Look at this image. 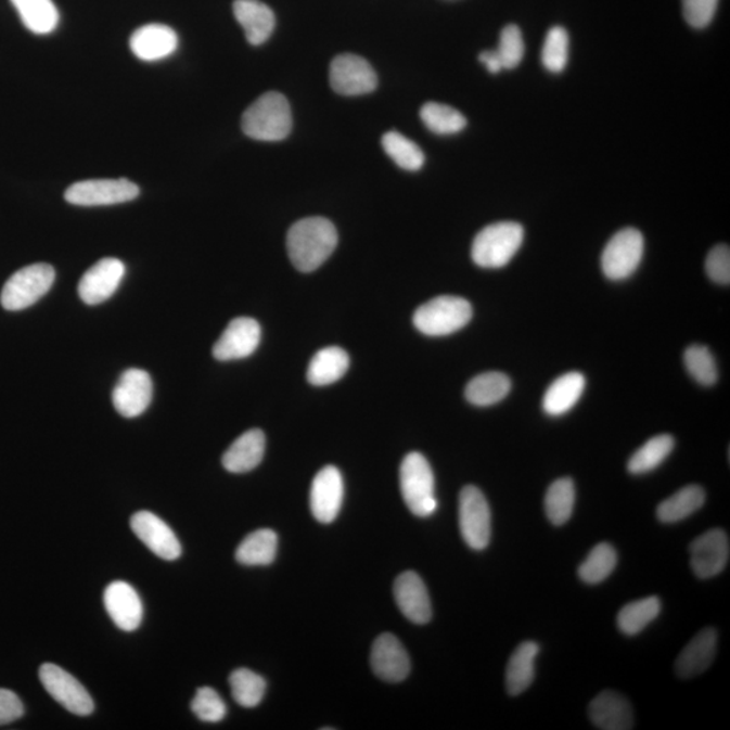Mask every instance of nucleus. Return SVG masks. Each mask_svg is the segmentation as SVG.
<instances>
[{
  "instance_id": "f257e3e1",
  "label": "nucleus",
  "mask_w": 730,
  "mask_h": 730,
  "mask_svg": "<svg viewBox=\"0 0 730 730\" xmlns=\"http://www.w3.org/2000/svg\"><path fill=\"white\" fill-rule=\"evenodd\" d=\"M338 244L337 229L326 218L300 219L289 230L287 251L296 270L312 272L333 254Z\"/></svg>"
},
{
  "instance_id": "f03ea898",
  "label": "nucleus",
  "mask_w": 730,
  "mask_h": 730,
  "mask_svg": "<svg viewBox=\"0 0 730 730\" xmlns=\"http://www.w3.org/2000/svg\"><path fill=\"white\" fill-rule=\"evenodd\" d=\"M243 131L257 141H282L293 128L287 98L277 91L266 92L251 104L241 120Z\"/></svg>"
},
{
  "instance_id": "7ed1b4c3",
  "label": "nucleus",
  "mask_w": 730,
  "mask_h": 730,
  "mask_svg": "<svg viewBox=\"0 0 730 730\" xmlns=\"http://www.w3.org/2000/svg\"><path fill=\"white\" fill-rule=\"evenodd\" d=\"M524 241V228L517 222L488 225L472 243V260L482 268H502L517 254Z\"/></svg>"
},
{
  "instance_id": "20e7f679",
  "label": "nucleus",
  "mask_w": 730,
  "mask_h": 730,
  "mask_svg": "<svg viewBox=\"0 0 730 730\" xmlns=\"http://www.w3.org/2000/svg\"><path fill=\"white\" fill-rule=\"evenodd\" d=\"M400 491L410 512L426 518L435 514V475L424 454L411 452L400 465Z\"/></svg>"
},
{
  "instance_id": "39448f33",
  "label": "nucleus",
  "mask_w": 730,
  "mask_h": 730,
  "mask_svg": "<svg viewBox=\"0 0 730 730\" xmlns=\"http://www.w3.org/2000/svg\"><path fill=\"white\" fill-rule=\"evenodd\" d=\"M472 318V306L469 300L459 296L444 295L426 302L417 309L413 317L414 326L426 336H448L460 331Z\"/></svg>"
},
{
  "instance_id": "423d86ee",
  "label": "nucleus",
  "mask_w": 730,
  "mask_h": 730,
  "mask_svg": "<svg viewBox=\"0 0 730 730\" xmlns=\"http://www.w3.org/2000/svg\"><path fill=\"white\" fill-rule=\"evenodd\" d=\"M56 272L46 262L21 268L5 282L0 304L9 311L27 309L51 290Z\"/></svg>"
},
{
  "instance_id": "0eeeda50",
  "label": "nucleus",
  "mask_w": 730,
  "mask_h": 730,
  "mask_svg": "<svg viewBox=\"0 0 730 730\" xmlns=\"http://www.w3.org/2000/svg\"><path fill=\"white\" fill-rule=\"evenodd\" d=\"M459 523L466 546L483 551L491 540V512L483 492L476 486H465L460 492Z\"/></svg>"
},
{
  "instance_id": "6e6552de",
  "label": "nucleus",
  "mask_w": 730,
  "mask_h": 730,
  "mask_svg": "<svg viewBox=\"0 0 730 730\" xmlns=\"http://www.w3.org/2000/svg\"><path fill=\"white\" fill-rule=\"evenodd\" d=\"M644 255V238L638 229L619 230L602 254V271L611 280H624L638 270Z\"/></svg>"
},
{
  "instance_id": "1a4fd4ad",
  "label": "nucleus",
  "mask_w": 730,
  "mask_h": 730,
  "mask_svg": "<svg viewBox=\"0 0 730 730\" xmlns=\"http://www.w3.org/2000/svg\"><path fill=\"white\" fill-rule=\"evenodd\" d=\"M140 195L139 185L128 179L84 180L65 191V201L75 206H112L130 202Z\"/></svg>"
},
{
  "instance_id": "9d476101",
  "label": "nucleus",
  "mask_w": 730,
  "mask_h": 730,
  "mask_svg": "<svg viewBox=\"0 0 730 730\" xmlns=\"http://www.w3.org/2000/svg\"><path fill=\"white\" fill-rule=\"evenodd\" d=\"M43 688L54 701L76 716H89L93 712V701L89 691L78 679L56 664L46 663L40 668Z\"/></svg>"
},
{
  "instance_id": "9b49d317",
  "label": "nucleus",
  "mask_w": 730,
  "mask_h": 730,
  "mask_svg": "<svg viewBox=\"0 0 730 730\" xmlns=\"http://www.w3.org/2000/svg\"><path fill=\"white\" fill-rule=\"evenodd\" d=\"M329 80L334 91L344 97H359L377 87V76L366 59L356 54H340L331 64Z\"/></svg>"
},
{
  "instance_id": "f8f14e48",
  "label": "nucleus",
  "mask_w": 730,
  "mask_h": 730,
  "mask_svg": "<svg viewBox=\"0 0 730 730\" xmlns=\"http://www.w3.org/2000/svg\"><path fill=\"white\" fill-rule=\"evenodd\" d=\"M690 564L701 579L715 578L726 569L730 556L726 530L712 529L690 545Z\"/></svg>"
},
{
  "instance_id": "ddd939ff",
  "label": "nucleus",
  "mask_w": 730,
  "mask_h": 730,
  "mask_svg": "<svg viewBox=\"0 0 730 730\" xmlns=\"http://www.w3.org/2000/svg\"><path fill=\"white\" fill-rule=\"evenodd\" d=\"M152 397L153 383L150 373L139 368H130L115 384L113 405L125 419H136L144 413Z\"/></svg>"
},
{
  "instance_id": "4468645a",
  "label": "nucleus",
  "mask_w": 730,
  "mask_h": 730,
  "mask_svg": "<svg viewBox=\"0 0 730 730\" xmlns=\"http://www.w3.org/2000/svg\"><path fill=\"white\" fill-rule=\"evenodd\" d=\"M344 501L342 472L334 465H326L312 481L310 490L311 513L322 524H331L337 518Z\"/></svg>"
},
{
  "instance_id": "2eb2a0df",
  "label": "nucleus",
  "mask_w": 730,
  "mask_h": 730,
  "mask_svg": "<svg viewBox=\"0 0 730 730\" xmlns=\"http://www.w3.org/2000/svg\"><path fill=\"white\" fill-rule=\"evenodd\" d=\"M260 338L259 322L248 317L235 318L214 345V358L219 361L248 358L259 347Z\"/></svg>"
},
{
  "instance_id": "dca6fc26",
  "label": "nucleus",
  "mask_w": 730,
  "mask_h": 730,
  "mask_svg": "<svg viewBox=\"0 0 730 730\" xmlns=\"http://www.w3.org/2000/svg\"><path fill=\"white\" fill-rule=\"evenodd\" d=\"M123 261L106 257L93 265L79 282V296L87 305L95 306L112 298L125 277Z\"/></svg>"
},
{
  "instance_id": "f3484780",
  "label": "nucleus",
  "mask_w": 730,
  "mask_h": 730,
  "mask_svg": "<svg viewBox=\"0 0 730 730\" xmlns=\"http://www.w3.org/2000/svg\"><path fill=\"white\" fill-rule=\"evenodd\" d=\"M131 530L156 556L174 562L182 554V546L172 529L151 512H139L130 520Z\"/></svg>"
},
{
  "instance_id": "a211bd4d",
  "label": "nucleus",
  "mask_w": 730,
  "mask_h": 730,
  "mask_svg": "<svg viewBox=\"0 0 730 730\" xmlns=\"http://www.w3.org/2000/svg\"><path fill=\"white\" fill-rule=\"evenodd\" d=\"M394 597L399 611L409 622L425 625L432 619V602L424 580L413 571L400 574L394 584Z\"/></svg>"
},
{
  "instance_id": "6ab92c4d",
  "label": "nucleus",
  "mask_w": 730,
  "mask_h": 730,
  "mask_svg": "<svg viewBox=\"0 0 730 730\" xmlns=\"http://www.w3.org/2000/svg\"><path fill=\"white\" fill-rule=\"evenodd\" d=\"M371 666L376 677L386 682H402L410 674V657L399 639L383 633L373 642Z\"/></svg>"
},
{
  "instance_id": "aec40b11",
  "label": "nucleus",
  "mask_w": 730,
  "mask_h": 730,
  "mask_svg": "<svg viewBox=\"0 0 730 730\" xmlns=\"http://www.w3.org/2000/svg\"><path fill=\"white\" fill-rule=\"evenodd\" d=\"M108 616L119 629L133 632L140 627L144 607L137 591L126 581H113L103 595Z\"/></svg>"
},
{
  "instance_id": "412c9836",
  "label": "nucleus",
  "mask_w": 730,
  "mask_h": 730,
  "mask_svg": "<svg viewBox=\"0 0 730 730\" xmlns=\"http://www.w3.org/2000/svg\"><path fill=\"white\" fill-rule=\"evenodd\" d=\"M589 717L598 729L629 730L635 726L632 705L616 691H602L591 701Z\"/></svg>"
},
{
  "instance_id": "4be33fe9",
  "label": "nucleus",
  "mask_w": 730,
  "mask_h": 730,
  "mask_svg": "<svg viewBox=\"0 0 730 730\" xmlns=\"http://www.w3.org/2000/svg\"><path fill=\"white\" fill-rule=\"evenodd\" d=\"M179 38L171 27L161 24L141 26L130 37V49L142 62H157L177 51Z\"/></svg>"
},
{
  "instance_id": "5701e85b",
  "label": "nucleus",
  "mask_w": 730,
  "mask_h": 730,
  "mask_svg": "<svg viewBox=\"0 0 730 730\" xmlns=\"http://www.w3.org/2000/svg\"><path fill=\"white\" fill-rule=\"evenodd\" d=\"M717 644V630L715 628L702 629L680 652L675 663L678 677L689 679L704 674L715 661Z\"/></svg>"
},
{
  "instance_id": "b1692460",
  "label": "nucleus",
  "mask_w": 730,
  "mask_h": 730,
  "mask_svg": "<svg viewBox=\"0 0 730 730\" xmlns=\"http://www.w3.org/2000/svg\"><path fill=\"white\" fill-rule=\"evenodd\" d=\"M233 11L251 46L259 47L268 41L277 25V20L267 4L260 0H235Z\"/></svg>"
},
{
  "instance_id": "393cba45",
  "label": "nucleus",
  "mask_w": 730,
  "mask_h": 730,
  "mask_svg": "<svg viewBox=\"0 0 730 730\" xmlns=\"http://www.w3.org/2000/svg\"><path fill=\"white\" fill-rule=\"evenodd\" d=\"M266 452V436L260 430H251L241 435L228 451L222 464L232 474H244L255 470L261 463Z\"/></svg>"
},
{
  "instance_id": "a878e982",
  "label": "nucleus",
  "mask_w": 730,
  "mask_h": 730,
  "mask_svg": "<svg viewBox=\"0 0 730 730\" xmlns=\"http://www.w3.org/2000/svg\"><path fill=\"white\" fill-rule=\"evenodd\" d=\"M586 377L580 372H568L559 376L547 389L542 409L549 415L558 417L574 408L584 394Z\"/></svg>"
},
{
  "instance_id": "bb28decb",
  "label": "nucleus",
  "mask_w": 730,
  "mask_h": 730,
  "mask_svg": "<svg viewBox=\"0 0 730 730\" xmlns=\"http://www.w3.org/2000/svg\"><path fill=\"white\" fill-rule=\"evenodd\" d=\"M540 648L534 641H525L513 652L507 668V689L510 695L523 694L535 679V663Z\"/></svg>"
},
{
  "instance_id": "cd10ccee",
  "label": "nucleus",
  "mask_w": 730,
  "mask_h": 730,
  "mask_svg": "<svg viewBox=\"0 0 730 730\" xmlns=\"http://www.w3.org/2000/svg\"><path fill=\"white\" fill-rule=\"evenodd\" d=\"M705 501L704 488L699 485L686 486L658 504L657 518L664 524L679 523L699 512Z\"/></svg>"
},
{
  "instance_id": "c85d7f7f",
  "label": "nucleus",
  "mask_w": 730,
  "mask_h": 730,
  "mask_svg": "<svg viewBox=\"0 0 730 730\" xmlns=\"http://www.w3.org/2000/svg\"><path fill=\"white\" fill-rule=\"evenodd\" d=\"M349 368V356L344 349L329 347L317 353L307 370V381L312 386H328L340 381Z\"/></svg>"
},
{
  "instance_id": "c756f323",
  "label": "nucleus",
  "mask_w": 730,
  "mask_h": 730,
  "mask_svg": "<svg viewBox=\"0 0 730 730\" xmlns=\"http://www.w3.org/2000/svg\"><path fill=\"white\" fill-rule=\"evenodd\" d=\"M512 389V382L502 372H486L466 384L465 398L475 406H491L501 402Z\"/></svg>"
},
{
  "instance_id": "7c9ffc66",
  "label": "nucleus",
  "mask_w": 730,
  "mask_h": 730,
  "mask_svg": "<svg viewBox=\"0 0 730 730\" xmlns=\"http://www.w3.org/2000/svg\"><path fill=\"white\" fill-rule=\"evenodd\" d=\"M277 553L278 535L272 529H259L245 537L235 551V559L244 565H270Z\"/></svg>"
},
{
  "instance_id": "2f4dec72",
  "label": "nucleus",
  "mask_w": 730,
  "mask_h": 730,
  "mask_svg": "<svg viewBox=\"0 0 730 730\" xmlns=\"http://www.w3.org/2000/svg\"><path fill=\"white\" fill-rule=\"evenodd\" d=\"M22 22L35 35H49L59 25V11L52 0H11Z\"/></svg>"
},
{
  "instance_id": "473e14b6",
  "label": "nucleus",
  "mask_w": 730,
  "mask_h": 730,
  "mask_svg": "<svg viewBox=\"0 0 730 730\" xmlns=\"http://www.w3.org/2000/svg\"><path fill=\"white\" fill-rule=\"evenodd\" d=\"M662 612V602L657 597L628 603L618 613L617 625L624 635L635 636L655 622Z\"/></svg>"
},
{
  "instance_id": "72a5a7b5",
  "label": "nucleus",
  "mask_w": 730,
  "mask_h": 730,
  "mask_svg": "<svg viewBox=\"0 0 730 730\" xmlns=\"http://www.w3.org/2000/svg\"><path fill=\"white\" fill-rule=\"evenodd\" d=\"M674 447L673 436L658 435L652 437L629 459L628 471L632 475H641L657 469L671 454Z\"/></svg>"
},
{
  "instance_id": "f704fd0d",
  "label": "nucleus",
  "mask_w": 730,
  "mask_h": 730,
  "mask_svg": "<svg viewBox=\"0 0 730 730\" xmlns=\"http://www.w3.org/2000/svg\"><path fill=\"white\" fill-rule=\"evenodd\" d=\"M575 507V485L569 477H562L549 486L546 496L547 517L553 525L567 524Z\"/></svg>"
},
{
  "instance_id": "c9c22d12",
  "label": "nucleus",
  "mask_w": 730,
  "mask_h": 730,
  "mask_svg": "<svg viewBox=\"0 0 730 730\" xmlns=\"http://www.w3.org/2000/svg\"><path fill=\"white\" fill-rule=\"evenodd\" d=\"M382 146L389 158L406 171H420L425 163L424 152L415 142L406 139L398 131H388L383 136Z\"/></svg>"
},
{
  "instance_id": "e433bc0d",
  "label": "nucleus",
  "mask_w": 730,
  "mask_h": 730,
  "mask_svg": "<svg viewBox=\"0 0 730 730\" xmlns=\"http://www.w3.org/2000/svg\"><path fill=\"white\" fill-rule=\"evenodd\" d=\"M421 119L433 133L449 136L460 133L466 126L464 115L457 108L437 102H427L421 108Z\"/></svg>"
},
{
  "instance_id": "4c0bfd02",
  "label": "nucleus",
  "mask_w": 730,
  "mask_h": 730,
  "mask_svg": "<svg viewBox=\"0 0 730 730\" xmlns=\"http://www.w3.org/2000/svg\"><path fill=\"white\" fill-rule=\"evenodd\" d=\"M617 552L607 542H601L591 549L589 556L581 563L579 578L587 585H598L612 575L617 565Z\"/></svg>"
},
{
  "instance_id": "58836bf2",
  "label": "nucleus",
  "mask_w": 730,
  "mask_h": 730,
  "mask_svg": "<svg viewBox=\"0 0 730 730\" xmlns=\"http://www.w3.org/2000/svg\"><path fill=\"white\" fill-rule=\"evenodd\" d=\"M229 684L233 699L240 706L255 707L265 699V678L248 668L235 669L229 677Z\"/></svg>"
},
{
  "instance_id": "ea45409f",
  "label": "nucleus",
  "mask_w": 730,
  "mask_h": 730,
  "mask_svg": "<svg viewBox=\"0 0 730 730\" xmlns=\"http://www.w3.org/2000/svg\"><path fill=\"white\" fill-rule=\"evenodd\" d=\"M569 36L562 26H553L547 33L541 60L549 73L559 74L567 67Z\"/></svg>"
},
{
  "instance_id": "a19ab883",
  "label": "nucleus",
  "mask_w": 730,
  "mask_h": 730,
  "mask_svg": "<svg viewBox=\"0 0 730 730\" xmlns=\"http://www.w3.org/2000/svg\"><path fill=\"white\" fill-rule=\"evenodd\" d=\"M684 364L691 376L702 386H713L717 382L716 360L705 345H691L684 353Z\"/></svg>"
},
{
  "instance_id": "79ce46f5",
  "label": "nucleus",
  "mask_w": 730,
  "mask_h": 730,
  "mask_svg": "<svg viewBox=\"0 0 730 730\" xmlns=\"http://www.w3.org/2000/svg\"><path fill=\"white\" fill-rule=\"evenodd\" d=\"M496 52L499 60H501L503 69L518 67L524 59L525 43L523 33H521L517 25H508L503 27Z\"/></svg>"
},
{
  "instance_id": "37998d69",
  "label": "nucleus",
  "mask_w": 730,
  "mask_h": 730,
  "mask_svg": "<svg viewBox=\"0 0 730 730\" xmlns=\"http://www.w3.org/2000/svg\"><path fill=\"white\" fill-rule=\"evenodd\" d=\"M191 710L203 722L216 723L227 716V705L216 690L212 688L197 689L192 700Z\"/></svg>"
},
{
  "instance_id": "c03bdc74",
  "label": "nucleus",
  "mask_w": 730,
  "mask_h": 730,
  "mask_svg": "<svg viewBox=\"0 0 730 730\" xmlns=\"http://www.w3.org/2000/svg\"><path fill=\"white\" fill-rule=\"evenodd\" d=\"M683 15L695 29L709 26L717 11L718 0H682Z\"/></svg>"
},
{
  "instance_id": "a18cd8bd",
  "label": "nucleus",
  "mask_w": 730,
  "mask_h": 730,
  "mask_svg": "<svg viewBox=\"0 0 730 730\" xmlns=\"http://www.w3.org/2000/svg\"><path fill=\"white\" fill-rule=\"evenodd\" d=\"M706 272L713 282L722 285L730 283V251L728 245H717L706 259Z\"/></svg>"
},
{
  "instance_id": "49530a36",
  "label": "nucleus",
  "mask_w": 730,
  "mask_h": 730,
  "mask_svg": "<svg viewBox=\"0 0 730 730\" xmlns=\"http://www.w3.org/2000/svg\"><path fill=\"white\" fill-rule=\"evenodd\" d=\"M24 713L20 696L11 690L0 689V727L20 720Z\"/></svg>"
},
{
  "instance_id": "de8ad7c7",
  "label": "nucleus",
  "mask_w": 730,
  "mask_h": 730,
  "mask_svg": "<svg viewBox=\"0 0 730 730\" xmlns=\"http://www.w3.org/2000/svg\"><path fill=\"white\" fill-rule=\"evenodd\" d=\"M479 62L485 65L488 73L498 74L503 69L501 60L496 51H485L479 54Z\"/></svg>"
}]
</instances>
